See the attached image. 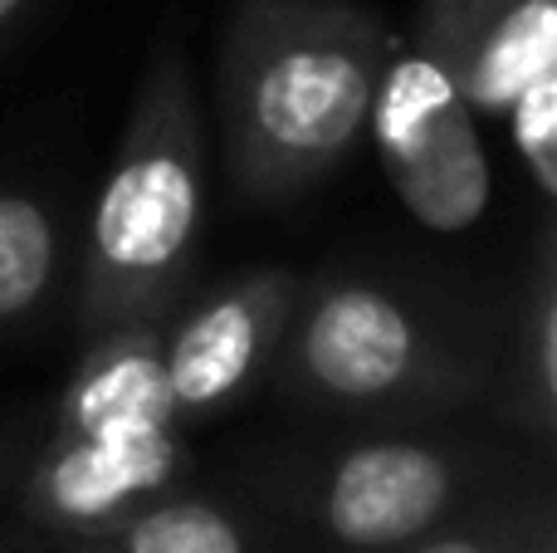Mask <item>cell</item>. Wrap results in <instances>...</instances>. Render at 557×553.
I'll list each match as a JSON object with an SVG mask.
<instances>
[{"instance_id":"cell-1","label":"cell","mask_w":557,"mask_h":553,"mask_svg":"<svg viewBox=\"0 0 557 553\" xmlns=\"http://www.w3.org/2000/svg\"><path fill=\"white\" fill-rule=\"evenodd\" d=\"M396 39L357 0H235L215 59L231 182L278 206L327 182L367 133Z\"/></svg>"},{"instance_id":"cell-2","label":"cell","mask_w":557,"mask_h":553,"mask_svg":"<svg viewBox=\"0 0 557 553\" xmlns=\"http://www.w3.org/2000/svg\"><path fill=\"white\" fill-rule=\"evenodd\" d=\"M494 323L421 284L327 270L298 284L274 378L288 402L367 427H425L490 397Z\"/></svg>"},{"instance_id":"cell-3","label":"cell","mask_w":557,"mask_h":553,"mask_svg":"<svg viewBox=\"0 0 557 553\" xmlns=\"http://www.w3.org/2000/svg\"><path fill=\"white\" fill-rule=\"evenodd\" d=\"M206 225V123L182 35L152 45L74 280L78 343L176 309Z\"/></svg>"},{"instance_id":"cell-4","label":"cell","mask_w":557,"mask_h":553,"mask_svg":"<svg viewBox=\"0 0 557 553\" xmlns=\"http://www.w3.org/2000/svg\"><path fill=\"white\" fill-rule=\"evenodd\" d=\"M284 486L318 529L343 549H401L435 534L470 495L490 490L509 470V446L470 431L382 427L337 446L298 451Z\"/></svg>"},{"instance_id":"cell-5","label":"cell","mask_w":557,"mask_h":553,"mask_svg":"<svg viewBox=\"0 0 557 553\" xmlns=\"http://www.w3.org/2000/svg\"><path fill=\"white\" fill-rule=\"evenodd\" d=\"M367 127L376 133L386 176L416 221L431 231H465L490 206V162L480 123L425 54L386 59Z\"/></svg>"},{"instance_id":"cell-6","label":"cell","mask_w":557,"mask_h":553,"mask_svg":"<svg viewBox=\"0 0 557 553\" xmlns=\"http://www.w3.org/2000/svg\"><path fill=\"white\" fill-rule=\"evenodd\" d=\"M304 274L284 265H255L206 290L172 329H162V368L176 427L206 421L245 402L270 378L288 333Z\"/></svg>"},{"instance_id":"cell-7","label":"cell","mask_w":557,"mask_h":553,"mask_svg":"<svg viewBox=\"0 0 557 553\" xmlns=\"http://www.w3.org/2000/svg\"><path fill=\"white\" fill-rule=\"evenodd\" d=\"M186 476L182 427L157 431H49L25 476L29 519L69 534H108Z\"/></svg>"},{"instance_id":"cell-8","label":"cell","mask_w":557,"mask_h":553,"mask_svg":"<svg viewBox=\"0 0 557 553\" xmlns=\"http://www.w3.org/2000/svg\"><path fill=\"white\" fill-rule=\"evenodd\" d=\"M416 54L474 118H504L533 84L557 78V0H421Z\"/></svg>"},{"instance_id":"cell-9","label":"cell","mask_w":557,"mask_h":553,"mask_svg":"<svg viewBox=\"0 0 557 553\" xmlns=\"http://www.w3.org/2000/svg\"><path fill=\"white\" fill-rule=\"evenodd\" d=\"M494 417L519 437L548 446L557 437V241L553 216H543L539 245L519 280L509 314L494 319L490 397Z\"/></svg>"},{"instance_id":"cell-10","label":"cell","mask_w":557,"mask_h":553,"mask_svg":"<svg viewBox=\"0 0 557 553\" xmlns=\"http://www.w3.org/2000/svg\"><path fill=\"white\" fill-rule=\"evenodd\" d=\"M162 329L152 323H123L84 343L78 368L69 372L54 402L49 431H157L176 427L172 392L162 368Z\"/></svg>"},{"instance_id":"cell-11","label":"cell","mask_w":557,"mask_h":553,"mask_svg":"<svg viewBox=\"0 0 557 553\" xmlns=\"http://www.w3.org/2000/svg\"><path fill=\"white\" fill-rule=\"evenodd\" d=\"M64 290L59 206L35 186H0V333L29 329Z\"/></svg>"},{"instance_id":"cell-12","label":"cell","mask_w":557,"mask_h":553,"mask_svg":"<svg viewBox=\"0 0 557 553\" xmlns=\"http://www.w3.org/2000/svg\"><path fill=\"white\" fill-rule=\"evenodd\" d=\"M108 534L117 553H250L240 515L201 495H162Z\"/></svg>"},{"instance_id":"cell-13","label":"cell","mask_w":557,"mask_h":553,"mask_svg":"<svg viewBox=\"0 0 557 553\" xmlns=\"http://www.w3.org/2000/svg\"><path fill=\"white\" fill-rule=\"evenodd\" d=\"M504 123H509V137H513V147H519L523 167H529L533 186H539L543 206L553 211V201H557V78L533 84L529 94L504 113Z\"/></svg>"},{"instance_id":"cell-14","label":"cell","mask_w":557,"mask_h":553,"mask_svg":"<svg viewBox=\"0 0 557 553\" xmlns=\"http://www.w3.org/2000/svg\"><path fill=\"white\" fill-rule=\"evenodd\" d=\"M523 525H529V509L519 495H509V505H490L470 525H441V534L411 553H523Z\"/></svg>"},{"instance_id":"cell-15","label":"cell","mask_w":557,"mask_h":553,"mask_svg":"<svg viewBox=\"0 0 557 553\" xmlns=\"http://www.w3.org/2000/svg\"><path fill=\"white\" fill-rule=\"evenodd\" d=\"M49 0H0V49H10L29 25L39 20Z\"/></svg>"}]
</instances>
